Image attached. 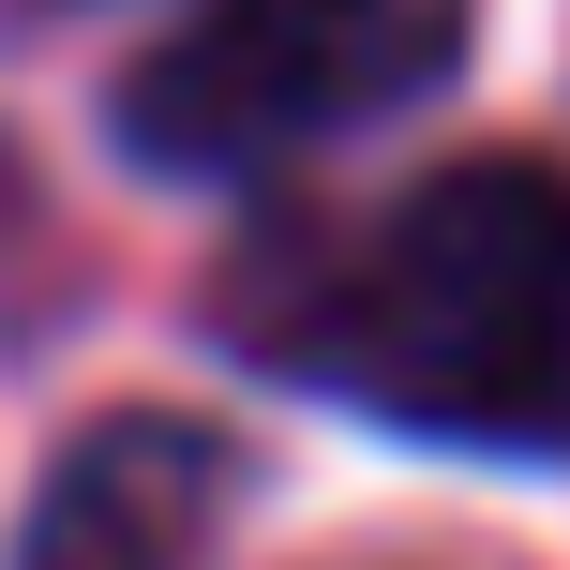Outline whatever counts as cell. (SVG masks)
<instances>
[{
  "mask_svg": "<svg viewBox=\"0 0 570 570\" xmlns=\"http://www.w3.org/2000/svg\"><path fill=\"white\" fill-rule=\"evenodd\" d=\"M226 331L451 451H570V180L435 166L391 210L256 240Z\"/></svg>",
  "mask_w": 570,
  "mask_h": 570,
  "instance_id": "obj_1",
  "label": "cell"
},
{
  "mask_svg": "<svg viewBox=\"0 0 570 570\" xmlns=\"http://www.w3.org/2000/svg\"><path fill=\"white\" fill-rule=\"evenodd\" d=\"M465 0H196L120 76V150L166 180H256L361 120L451 90Z\"/></svg>",
  "mask_w": 570,
  "mask_h": 570,
  "instance_id": "obj_2",
  "label": "cell"
},
{
  "mask_svg": "<svg viewBox=\"0 0 570 570\" xmlns=\"http://www.w3.org/2000/svg\"><path fill=\"white\" fill-rule=\"evenodd\" d=\"M226 495H240V451L210 421H180V405H106V421L46 465L16 570H196L210 525H226Z\"/></svg>",
  "mask_w": 570,
  "mask_h": 570,
  "instance_id": "obj_3",
  "label": "cell"
}]
</instances>
